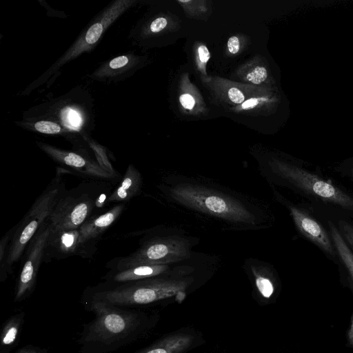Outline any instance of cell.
I'll use <instances>...</instances> for the list:
<instances>
[{"mask_svg": "<svg viewBox=\"0 0 353 353\" xmlns=\"http://www.w3.org/2000/svg\"><path fill=\"white\" fill-rule=\"evenodd\" d=\"M11 231L10 230L5 234L0 243V268H1V281H3L7 277V273L6 271V261L8 254V250L10 242L11 241L12 234H10Z\"/></svg>", "mask_w": 353, "mask_h": 353, "instance_id": "cell-24", "label": "cell"}, {"mask_svg": "<svg viewBox=\"0 0 353 353\" xmlns=\"http://www.w3.org/2000/svg\"><path fill=\"white\" fill-rule=\"evenodd\" d=\"M259 103V99L256 98H251L248 99L247 101H244L242 105L241 108L243 109L247 110L256 107Z\"/></svg>", "mask_w": 353, "mask_h": 353, "instance_id": "cell-31", "label": "cell"}, {"mask_svg": "<svg viewBox=\"0 0 353 353\" xmlns=\"http://www.w3.org/2000/svg\"><path fill=\"white\" fill-rule=\"evenodd\" d=\"M50 230L51 225L47 220L26 247L16 285L15 301L23 299L32 291L40 265L44 261Z\"/></svg>", "mask_w": 353, "mask_h": 353, "instance_id": "cell-9", "label": "cell"}, {"mask_svg": "<svg viewBox=\"0 0 353 353\" xmlns=\"http://www.w3.org/2000/svg\"><path fill=\"white\" fill-rule=\"evenodd\" d=\"M194 282L193 276L170 272L147 279L110 284V288L95 292L93 299L115 306L147 305L173 297L184 299Z\"/></svg>", "mask_w": 353, "mask_h": 353, "instance_id": "cell-1", "label": "cell"}, {"mask_svg": "<svg viewBox=\"0 0 353 353\" xmlns=\"http://www.w3.org/2000/svg\"><path fill=\"white\" fill-rule=\"evenodd\" d=\"M143 184L141 174L132 164H130L120 183L107 199L109 203H125L137 196Z\"/></svg>", "mask_w": 353, "mask_h": 353, "instance_id": "cell-18", "label": "cell"}, {"mask_svg": "<svg viewBox=\"0 0 353 353\" xmlns=\"http://www.w3.org/2000/svg\"><path fill=\"white\" fill-rule=\"evenodd\" d=\"M14 123L26 130L43 134L63 136L69 141L77 137H81L79 134L72 133L66 128L53 121L22 119Z\"/></svg>", "mask_w": 353, "mask_h": 353, "instance_id": "cell-19", "label": "cell"}, {"mask_svg": "<svg viewBox=\"0 0 353 353\" xmlns=\"http://www.w3.org/2000/svg\"><path fill=\"white\" fill-rule=\"evenodd\" d=\"M272 167L274 174L304 192L345 209L353 210V198L330 182L284 162L276 161Z\"/></svg>", "mask_w": 353, "mask_h": 353, "instance_id": "cell-8", "label": "cell"}, {"mask_svg": "<svg viewBox=\"0 0 353 353\" xmlns=\"http://www.w3.org/2000/svg\"><path fill=\"white\" fill-rule=\"evenodd\" d=\"M83 139L87 143L88 147L91 148L96 157V159L99 164L108 172L116 177V172L113 169L111 163H110L106 154V149L94 139H92L90 134L82 135Z\"/></svg>", "mask_w": 353, "mask_h": 353, "instance_id": "cell-23", "label": "cell"}, {"mask_svg": "<svg viewBox=\"0 0 353 353\" xmlns=\"http://www.w3.org/2000/svg\"><path fill=\"white\" fill-rule=\"evenodd\" d=\"M169 265H139L121 270H110L105 276L110 284L123 283L147 279L170 272Z\"/></svg>", "mask_w": 353, "mask_h": 353, "instance_id": "cell-17", "label": "cell"}, {"mask_svg": "<svg viewBox=\"0 0 353 353\" xmlns=\"http://www.w3.org/2000/svg\"><path fill=\"white\" fill-rule=\"evenodd\" d=\"M95 319L90 323L85 341L109 344L127 336L139 325L137 314L120 310L115 305L94 301Z\"/></svg>", "mask_w": 353, "mask_h": 353, "instance_id": "cell-7", "label": "cell"}, {"mask_svg": "<svg viewBox=\"0 0 353 353\" xmlns=\"http://www.w3.org/2000/svg\"><path fill=\"white\" fill-rule=\"evenodd\" d=\"M228 48L232 54H236L240 50V41L238 37H231L228 41Z\"/></svg>", "mask_w": 353, "mask_h": 353, "instance_id": "cell-29", "label": "cell"}, {"mask_svg": "<svg viewBox=\"0 0 353 353\" xmlns=\"http://www.w3.org/2000/svg\"><path fill=\"white\" fill-rule=\"evenodd\" d=\"M36 143L53 161L82 176L108 181L115 178L105 171L97 160L92 159L80 150V152H72L41 141H37Z\"/></svg>", "mask_w": 353, "mask_h": 353, "instance_id": "cell-11", "label": "cell"}, {"mask_svg": "<svg viewBox=\"0 0 353 353\" xmlns=\"http://www.w3.org/2000/svg\"><path fill=\"white\" fill-rule=\"evenodd\" d=\"M79 229L61 230L51 227L47 242L44 261L48 262L52 259H64L79 255L82 257L91 256L90 247L80 243Z\"/></svg>", "mask_w": 353, "mask_h": 353, "instance_id": "cell-13", "label": "cell"}, {"mask_svg": "<svg viewBox=\"0 0 353 353\" xmlns=\"http://www.w3.org/2000/svg\"><path fill=\"white\" fill-rule=\"evenodd\" d=\"M329 226L336 251L353 281V253L334 225L330 222Z\"/></svg>", "mask_w": 353, "mask_h": 353, "instance_id": "cell-21", "label": "cell"}, {"mask_svg": "<svg viewBox=\"0 0 353 353\" xmlns=\"http://www.w3.org/2000/svg\"><path fill=\"white\" fill-rule=\"evenodd\" d=\"M137 3V0H114L109 3L92 18L68 50L19 94L29 95L31 92L43 85L49 87L65 64L82 54L93 50L108 28Z\"/></svg>", "mask_w": 353, "mask_h": 353, "instance_id": "cell-2", "label": "cell"}, {"mask_svg": "<svg viewBox=\"0 0 353 353\" xmlns=\"http://www.w3.org/2000/svg\"><path fill=\"white\" fill-rule=\"evenodd\" d=\"M95 201L88 194H64L54 208L48 221L52 228L76 230L91 218Z\"/></svg>", "mask_w": 353, "mask_h": 353, "instance_id": "cell-10", "label": "cell"}, {"mask_svg": "<svg viewBox=\"0 0 353 353\" xmlns=\"http://www.w3.org/2000/svg\"><path fill=\"white\" fill-rule=\"evenodd\" d=\"M252 275L254 285L260 299L268 300L272 298L275 291V285L272 275L264 267H253Z\"/></svg>", "mask_w": 353, "mask_h": 353, "instance_id": "cell-20", "label": "cell"}, {"mask_svg": "<svg viewBox=\"0 0 353 353\" xmlns=\"http://www.w3.org/2000/svg\"><path fill=\"white\" fill-rule=\"evenodd\" d=\"M228 97L232 102L237 104L243 103L245 100L244 94L236 88H231L228 90Z\"/></svg>", "mask_w": 353, "mask_h": 353, "instance_id": "cell-27", "label": "cell"}, {"mask_svg": "<svg viewBox=\"0 0 353 353\" xmlns=\"http://www.w3.org/2000/svg\"><path fill=\"white\" fill-rule=\"evenodd\" d=\"M180 204L231 223L254 224L256 216L241 201L202 185L181 183L170 190Z\"/></svg>", "mask_w": 353, "mask_h": 353, "instance_id": "cell-4", "label": "cell"}, {"mask_svg": "<svg viewBox=\"0 0 353 353\" xmlns=\"http://www.w3.org/2000/svg\"><path fill=\"white\" fill-rule=\"evenodd\" d=\"M339 231L342 237L347 244L350 249L353 251V225L346 222L345 221L341 220L339 221Z\"/></svg>", "mask_w": 353, "mask_h": 353, "instance_id": "cell-25", "label": "cell"}, {"mask_svg": "<svg viewBox=\"0 0 353 353\" xmlns=\"http://www.w3.org/2000/svg\"><path fill=\"white\" fill-rule=\"evenodd\" d=\"M352 176H353V170H352Z\"/></svg>", "mask_w": 353, "mask_h": 353, "instance_id": "cell-34", "label": "cell"}, {"mask_svg": "<svg viewBox=\"0 0 353 353\" xmlns=\"http://www.w3.org/2000/svg\"><path fill=\"white\" fill-rule=\"evenodd\" d=\"M179 101L182 106L188 110H192L195 104V101L192 95L183 94L179 97Z\"/></svg>", "mask_w": 353, "mask_h": 353, "instance_id": "cell-28", "label": "cell"}, {"mask_svg": "<svg viewBox=\"0 0 353 353\" xmlns=\"http://www.w3.org/2000/svg\"><path fill=\"white\" fill-rule=\"evenodd\" d=\"M23 120L44 119L62 125L72 133L90 134L94 128L93 99L84 88L32 106L22 113Z\"/></svg>", "mask_w": 353, "mask_h": 353, "instance_id": "cell-3", "label": "cell"}, {"mask_svg": "<svg viewBox=\"0 0 353 353\" xmlns=\"http://www.w3.org/2000/svg\"><path fill=\"white\" fill-rule=\"evenodd\" d=\"M290 212L300 233L326 253L335 254L332 241L316 219L294 206L290 207Z\"/></svg>", "mask_w": 353, "mask_h": 353, "instance_id": "cell-14", "label": "cell"}, {"mask_svg": "<svg viewBox=\"0 0 353 353\" xmlns=\"http://www.w3.org/2000/svg\"><path fill=\"white\" fill-rule=\"evenodd\" d=\"M268 77V71L263 66H256L246 75V79L254 84H260Z\"/></svg>", "mask_w": 353, "mask_h": 353, "instance_id": "cell-26", "label": "cell"}, {"mask_svg": "<svg viewBox=\"0 0 353 353\" xmlns=\"http://www.w3.org/2000/svg\"><path fill=\"white\" fill-rule=\"evenodd\" d=\"M17 353H39L35 349L32 347H24L19 350Z\"/></svg>", "mask_w": 353, "mask_h": 353, "instance_id": "cell-32", "label": "cell"}, {"mask_svg": "<svg viewBox=\"0 0 353 353\" xmlns=\"http://www.w3.org/2000/svg\"><path fill=\"white\" fill-rule=\"evenodd\" d=\"M197 335L192 331H178L168 334L136 353H185L196 345Z\"/></svg>", "mask_w": 353, "mask_h": 353, "instance_id": "cell-16", "label": "cell"}, {"mask_svg": "<svg viewBox=\"0 0 353 353\" xmlns=\"http://www.w3.org/2000/svg\"><path fill=\"white\" fill-rule=\"evenodd\" d=\"M191 252L189 241L179 236H154L142 240L139 248L128 256L117 257L107 265L121 270L139 265H170L187 259Z\"/></svg>", "mask_w": 353, "mask_h": 353, "instance_id": "cell-6", "label": "cell"}, {"mask_svg": "<svg viewBox=\"0 0 353 353\" xmlns=\"http://www.w3.org/2000/svg\"><path fill=\"white\" fill-rule=\"evenodd\" d=\"M65 193L61 173L57 171L56 176L37 197L23 219L12 228L6 261L7 274L12 273L14 264L23 256L30 240L48 219L54 208Z\"/></svg>", "mask_w": 353, "mask_h": 353, "instance_id": "cell-5", "label": "cell"}, {"mask_svg": "<svg viewBox=\"0 0 353 353\" xmlns=\"http://www.w3.org/2000/svg\"><path fill=\"white\" fill-rule=\"evenodd\" d=\"M21 321V316L16 315L6 322L1 334V345L2 347H8L14 343L18 337Z\"/></svg>", "mask_w": 353, "mask_h": 353, "instance_id": "cell-22", "label": "cell"}, {"mask_svg": "<svg viewBox=\"0 0 353 353\" xmlns=\"http://www.w3.org/2000/svg\"><path fill=\"white\" fill-rule=\"evenodd\" d=\"M141 61L140 56L128 52L101 63L88 77L107 85L117 83L130 78L138 70Z\"/></svg>", "mask_w": 353, "mask_h": 353, "instance_id": "cell-12", "label": "cell"}, {"mask_svg": "<svg viewBox=\"0 0 353 353\" xmlns=\"http://www.w3.org/2000/svg\"><path fill=\"white\" fill-rule=\"evenodd\" d=\"M199 58L201 63H206L210 58V53L205 45H201L198 48Z\"/></svg>", "mask_w": 353, "mask_h": 353, "instance_id": "cell-30", "label": "cell"}, {"mask_svg": "<svg viewBox=\"0 0 353 353\" xmlns=\"http://www.w3.org/2000/svg\"><path fill=\"white\" fill-rule=\"evenodd\" d=\"M349 336H350V340H351L352 343H353V321H352V326H351V329H350V331Z\"/></svg>", "mask_w": 353, "mask_h": 353, "instance_id": "cell-33", "label": "cell"}, {"mask_svg": "<svg viewBox=\"0 0 353 353\" xmlns=\"http://www.w3.org/2000/svg\"><path fill=\"white\" fill-rule=\"evenodd\" d=\"M125 203H117L105 212L94 215L79 228L80 243L90 247L121 215Z\"/></svg>", "mask_w": 353, "mask_h": 353, "instance_id": "cell-15", "label": "cell"}]
</instances>
